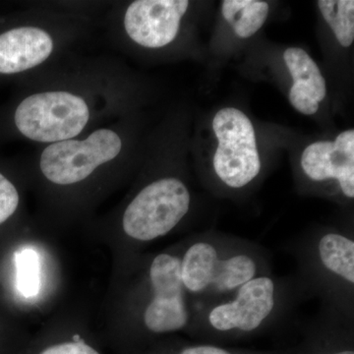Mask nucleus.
<instances>
[{"label":"nucleus","mask_w":354,"mask_h":354,"mask_svg":"<svg viewBox=\"0 0 354 354\" xmlns=\"http://www.w3.org/2000/svg\"><path fill=\"white\" fill-rule=\"evenodd\" d=\"M23 83L14 130L39 147L81 138L129 111L132 83L113 57L74 53Z\"/></svg>","instance_id":"1"},{"label":"nucleus","mask_w":354,"mask_h":354,"mask_svg":"<svg viewBox=\"0 0 354 354\" xmlns=\"http://www.w3.org/2000/svg\"><path fill=\"white\" fill-rule=\"evenodd\" d=\"M179 257L181 279L194 313L230 297L250 279L272 272L271 259L262 246L225 235H200Z\"/></svg>","instance_id":"2"},{"label":"nucleus","mask_w":354,"mask_h":354,"mask_svg":"<svg viewBox=\"0 0 354 354\" xmlns=\"http://www.w3.org/2000/svg\"><path fill=\"white\" fill-rule=\"evenodd\" d=\"M32 167L48 187L58 190L90 188L122 171L132 155L127 114L81 138L39 147Z\"/></svg>","instance_id":"3"},{"label":"nucleus","mask_w":354,"mask_h":354,"mask_svg":"<svg viewBox=\"0 0 354 354\" xmlns=\"http://www.w3.org/2000/svg\"><path fill=\"white\" fill-rule=\"evenodd\" d=\"M297 260V281L304 295L318 297L322 312L354 322V239L324 230L291 242Z\"/></svg>","instance_id":"4"},{"label":"nucleus","mask_w":354,"mask_h":354,"mask_svg":"<svg viewBox=\"0 0 354 354\" xmlns=\"http://www.w3.org/2000/svg\"><path fill=\"white\" fill-rule=\"evenodd\" d=\"M297 279L272 272L247 281L230 297L193 315L189 327L216 335H249L283 320L304 297Z\"/></svg>","instance_id":"5"},{"label":"nucleus","mask_w":354,"mask_h":354,"mask_svg":"<svg viewBox=\"0 0 354 354\" xmlns=\"http://www.w3.org/2000/svg\"><path fill=\"white\" fill-rule=\"evenodd\" d=\"M187 184L176 176H160L144 184L125 205L121 230L128 239L153 241L171 234L190 211Z\"/></svg>","instance_id":"6"},{"label":"nucleus","mask_w":354,"mask_h":354,"mask_svg":"<svg viewBox=\"0 0 354 354\" xmlns=\"http://www.w3.org/2000/svg\"><path fill=\"white\" fill-rule=\"evenodd\" d=\"M189 7L187 0H135L111 4L104 20L111 44L160 50L174 44Z\"/></svg>","instance_id":"7"},{"label":"nucleus","mask_w":354,"mask_h":354,"mask_svg":"<svg viewBox=\"0 0 354 354\" xmlns=\"http://www.w3.org/2000/svg\"><path fill=\"white\" fill-rule=\"evenodd\" d=\"M213 130L218 142L213 158L218 180L234 190L250 185L259 176L262 164L248 116L237 109H221L214 118Z\"/></svg>","instance_id":"8"},{"label":"nucleus","mask_w":354,"mask_h":354,"mask_svg":"<svg viewBox=\"0 0 354 354\" xmlns=\"http://www.w3.org/2000/svg\"><path fill=\"white\" fill-rule=\"evenodd\" d=\"M149 297L142 311L144 328L152 334L178 332L189 327L193 310L180 274V257L160 253L148 268Z\"/></svg>","instance_id":"9"},{"label":"nucleus","mask_w":354,"mask_h":354,"mask_svg":"<svg viewBox=\"0 0 354 354\" xmlns=\"http://www.w3.org/2000/svg\"><path fill=\"white\" fill-rule=\"evenodd\" d=\"M304 176L314 183L335 181L342 196L354 198V130L342 132L334 142L310 144L300 158Z\"/></svg>","instance_id":"10"},{"label":"nucleus","mask_w":354,"mask_h":354,"mask_svg":"<svg viewBox=\"0 0 354 354\" xmlns=\"http://www.w3.org/2000/svg\"><path fill=\"white\" fill-rule=\"evenodd\" d=\"M269 11V4L258 0H225L221 4L223 18L241 39L250 38L259 31Z\"/></svg>","instance_id":"11"},{"label":"nucleus","mask_w":354,"mask_h":354,"mask_svg":"<svg viewBox=\"0 0 354 354\" xmlns=\"http://www.w3.org/2000/svg\"><path fill=\"white\" fill-rule=\"evenodd\" d=\"M293 84L320 104L327 95L326 81L316 62L302 48H288L283 53Z\"/></svg>","instance_id":"12"},{"label":"nucleus","mask_w":354,"mask_h":354,"mask_svg":"<svg viewBox=\"0 0 354 354\" xmlns=\"http://www.w3.org/2000/svg\"><path fill=\"white\" fill-rule=\"evenodd\" d=\"M317 4L339 43L344 48L351 46L354 41V1L320 0Z\"/></svg>","instance_id":"13"},{"label":"nucleus","mask_w":354,"mask_h":354,"mask_svg":"<svg viewBox=\"0 0 354 354\" xmlns=\"http://www.w3.org/2000/svg\"><path fill=\"white\" fill-rule=\"evenodd\" d=\"M17 290L26 298L37 297L41 290V264L34 248L25 247L15 253Z\"/></svg>","instance_id":"14"},{"label":"nucleus","mask_w":354,"mask_h":354,"mask_svg":"<svg viewBox=\"0 0 354 354\" xmlns=\"http://www.w3.org/2000/svg\"><path fill=\"white\" fill-rule=\"evenodd\" d=\"M19 205V191L8 177L0 172V225L15 215Z\"/></svg>","instance_id":"15"},{"label":"nucleus","mask_w":354,"mask_h":354,"mask_svg":"<svg viewBox=\"0 0 354 354\" xmlns=\"http://www.w3.org/2000/svg\"><path fill=\"white\" fill-rule=\"evenodd\" d=\"M290 102L293 108L305 115L315 114L319 109V102L293 84L290 91Z\"/></svg>","instance_id":"16"},{"label":"nucleus","mask_w":354,"mask_h":354,"mask_svg":"<svg viewBox=\"0 0 354 354\" xmlns=\"http://www.w3.org/2000/svg\"><path fill=\"white\" fill-rule=\"evenodd\" d=\"M39 354H100L84 342H69L55 344Z\"/></svg>","instance_id":"17"},{"label":"nucleus","mask_w":354,"mask_h":354,"mask_svg":"<svg viewBox=\"0 0 354 354\" xmlns=\"http://www.w3.org/2000/svg\"><path fill=\"white\" fill-rule=\"evenodd\" d=\"M178 354H234L227 349L211 346V344H199V346H188L183 349Z\"/></svg>","instance_id":"18"},{"label":"nucleus","mask_w":354,"mask_h":354,"mask_svg":"<svg viewBox=\"0 0 354 354\" xmlns=\"http://www.w3.org/2000/svg\"><path fill=\"white\" fill-rule=\"evenodd\" d=\"M321 354H354V351L353 349H344V351H334V353H326Z\"/></svg>","instance_id":"19"}]
</instances>
